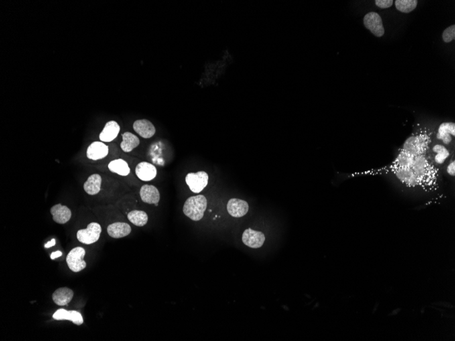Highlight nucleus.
I'll return each mask as SVG.
<instances>
[{
    "label": "nucleus",
    "mask_w": 455,
    "mask_h": 341,
    "mask_svg": "<svg viewBox=\"0 0 455 341\" xmlns=\"http://www.w3.org/2000/svg\"><path fill=\"white\" fill-rule=\"evenodd\" d=\"M431 141L430 135L427 132H421L407 138L401 149L415 155L425 154Z\"/></svg>",
    "instance_id": "1"
},
{
    "label": "nucleus",
    "mask_w": 455,
    "mask_h": 341,
    "mask_svg": "<svg viewBox=\"0 0 455 341\" xmlns=\"http://www.w3.org/2000/svg\"><path fill=\"white\" fill-rule=\"evenodd\" d=\"M208 207V200L202 195L189 198L185 202L183 211L188 218L195 222L203 218Z\"/></svg>",
    "instance_id": "2"
},
{
    "label": "nucleus",
    "mask_w": 455,
    "mask_h": 341,
    "mask_svg": "<svg viewBox=\"0 0 455 341\" xmlns=\"http://www.w3.org/2000/svg\"><path fill=\"white\" fill-rule=\"evenodd\" d=\"M427 155L435 168L438 169L440 173H442L443 167L451 157L450 150L447 148V146L439 143L435 144L432 147L429 146Z\"/></svg>",
    "instance_id": "3"
},
{
    "label": "nucleus",
    "mask_w": 455,
    "mask_h": 341,
    "mask_svg": "<svg viewBox=\"0 0 455 341\" xmlns=\"http://www.w3.org/2000/svg\"><path fill=\"white\" fill-rule=\"evenodd\" d=\"M102 228L97 223L92 222L88 225L86 229L80 230L76 236L78 241L86 244H93L99 240Z\"/></svg>",
    "instance_id": "4"
},
{
    "label": "nucleus",
    "mask_w": 455,
    "mask_h": 341,
    "mask_svg": "<svg viewBox=\"0 0 455 341\" xmlns=\"http://www.w3.org/2000/svg\"><path fill=\"white\" fill-rule=\"evenodd\" d=\"M86 250L84 248L78 247L71 250L67 255L66 262L69 269L74 273L82 271L86 267V262L84 261Z\"/></svg>",
    "instance_id": "5"
},
{
    "label": "nucleus",
    "mask_w": 455,
    "mask_h": 341,
    "mask_svg": "<svg viewBox=\"0 0 455 341\" xmlns=\"http://www.w3.org/2000/svg\"><path fill=\"white\" fill-rule=\"evenodd\" d=\"M209 176L208 173L204 171H200L196 173H188L186 177V182L193 193L198 194L206 187L208 184Z\"/></svg>",
    "instance_id": "6"
},
{
    "label": "nucleus",
    "mask_w": 455,
    "mask_h": 341,
    "mask_svg": "<svg viewBox=\"0 0 455 341\" xmlns=\"http://www.w3.org/2000/svg\"><path fill=\"white\" fill-rule=\"evenodd\" d=\"M363 23L365 27L375 36L380 37L385 33L382 19L379 14L375 12H370L364 17Z\"/></svg>",
    "instance_id": "7"
},
{
    "label": "nucleus",
    "mask_w": 455,
    "mask_h": 341,
    "mask_svg": "<svg viewBox=\"0 0 455 341\" xmlns=\"http://www.w3.org/2000/svg\"><path fill=\"white\" fill-rule=\"evenodd\" d=\"M455 137V123L454 122H443L439 125L436 134V139L442 141L443 145L449 146Z\"/></svg>",
    "instance_id": "8"
},
{
    "label": "nucleus",
    "mask_w": 455,
    "mask_h": 341,
    "mask_svg": "<svg viewBox=\"0 0 455 341\" xmlns=\"http://www.w3.org/2000/svg\"><path fill=\"white\" fill-rule=\"evenodd\" d=\"M242 240L247 247L258 249L263 245L265 241V236L262 232L256 231L251 228H248L244 231Z\"/></svg>",
    "instance_id": "9"
},
{
    "label": "nucleus",
    "mask_w": 455,
    "mask_h": 341,
    "mask_svg": "<svg viewBox=\"0 0 455 341\" xmlns=\"http://www.w3.org/2000/svg\"><path fill=\"white\" fill-rule=\"evenodd\" d=\"M227 210L228 214L233 218H242L247 214L249 204L241 199L232 198L228 201Z\"/></svg>",
    "instance_id": "10"
},
{
    "label": "nucleus",
    "mask_w": 455,
    "mask_h": 341,
    "mask_svg": "<svg viewBox=\"0 0 455 341\" xmlns=\"http://www.w3.org/2000/svg\"><path fill=\"white\" fill-rule=\"evenodd\" d=\"M140 196L143 202L157 206L160 200L158 189L153 185H144L140 190Z\"/></svg>",
    "instance_id": "11"
},
{
    "label": "nucleus",
    "mask_w": 455,
    "mask_h": 341,
    "mask_svg": "<svg viewBox=\"0 0 455 341\" xmlns=\"http://www.w3.org/2000/svg\"><path fill=\"white\" fill-rule=\"evenodd\" d=\"M108 151V146L103 142H94L87 150V157L92 160H98L107 156Z\"/></svg>",
    "instance_id": "12"
},
{
    "label": "nucleus",
    "mask_w": 455,
    "mask_h": 341,
    "mask_svg": "<svg viewBox=\"0 0 455 341\" xmlns=\"http://www.w3.org/2000/svg\"><path fill=\"white\" fill-rule=\"evenodd\" d=\"M133 129L143 139H150L155 135L156 132L155 126L147 119H140L135 121Z\"/></svg>",
    "instance_id": "13"
},
{
    "label": "nucleus",
    "mask_w": 455,
    "mask_h": 341,
    "mask_svg": "<svg viewBox=\"0 0 455 341\" xmlns=\"http://www.w3.org/2000/svg\"><path fill=\"white\" fill-rule=\"evenodd\" d=\"M135 173L138 178L141 181H149L153 180L156 177L157 169L151 163L143 161L137 165Z\"/></svg>",
    "instance_id": "14"
},
{
    "label": "nucleus",
    "mask_w": 455,
    "mask_h": 341,
    "mask_svg": "<svg viewBox=\"0 0 455 341\" xmlns=\"http://www.w3.org/2000/svg\"><path fill=\"white\" fill-rule=\"evenodd\" d=\"M53 318L56 320H68L72 321L73 324L80 326L84 323V319L81 314L76 311H66V309H59L53 315Z\"/></svg>",
    "instance_id": "15"
},
{
    "label": "nucleus",
    "mask_w": 455,
    "mask_h": 341,
    "mask_svg": "<svg viewBox=\"0 0 455 341\" xmlns=\"http://www.w3.org/2000/svg\"><path fill=\"white\" fill-rule=\"evenodd\" d=\"M51 214L52 215L54 222L60 224H66L72 217V212H71L70 208L66 206H62L61 204L53 206L51 208Z\"/></svg>",
    "instance_id": "16"
},
{
    "label": "nucleus",
    "mask_w": 455,
    "mask_h": 341,
    "mask_svg": "<svg viewBox=\"0 0 455 341\" xmlns=\"http://www.w3.org/2000/svg\"><path fill=\"white\" fill-rule=\"evenodd\" d=\"M119 132L120 126L117 122L115 121H108L100 133V140L101 142L110 143L117 137Z\"/></svg>",
    "instance_id": "17"
},
{
    "label": "nucleus",
    "mask_w": 455,
    "mask_h": 341,
    "mask_svg": "<svg viewBox=\"0 0 455 341\" xmlns=\"http://www.w3.org/2000/svg\"><path fill=\"white\" fill-rule=\"evenodd\" d=\"M132 228L129 224L123 222H116L109 225L107 228L108 235L113 238H121L129 235Z\"/></svg>",
    "instance_id": "18"
},
{
    "label": "nucleus",
    "mask_w": 455,
    "mask_h": 341,
    "mask_svg": "<svg viewBox=\"0 0 455 341\" xmlns=\"http://www.w3.org/2000/svg\"><path fill=\"white\" fill-rule=\"evenodd\" d=\"M73 296L74 292L72 289L68 287H61L53 293L52 299L56 305L59 306H65L72 301Z\"/></svg>",
    "instance_id": "19"
},
{
    "label": "nucleus",
    "mask_w": 455,
    "mask_h": 341,
    "mask_svg": "<svg viewBox=\"0 0 455 341\" xmlns=\"http://www.w3.org/2000/svg\"><path fill=\"white\" fill-rule=\"evenodd\" d=\"M101 184L102 177L100 175L98 174L91 175L84 183L85 192L91 196L98 194L101 189Z\"/></svg>",
    "instance_id": "20"
},
{
    "label": "nucleus",
    "mask_w": 455,
    "mask_h": 341,
    "mask_svg": "<svg viewBox=\"0 0 455 341\" xmlns=\"http://www.w3.org/2000/svg\"><path fill=\"white\" fill-rule=\"evenodd\" d=\"M122 141L121 148L126 153L131 152L133 149L137 148L140 145V140L137 136L133 135L131 132H125L122 135Z\"/></svg>",
    "instance_id": "21"
},
{
    "label": "nucleus",
    "mask_w": 455,
    "mask_h": 341,
    "mask_svg": "<svg viewBox=\"0 0 455 341\" xmlns=\"http://www.w3.org/2000/svg\"><path fill=\"white\" fill-rule=\"evenodd\" d=\"M108 169L112 173H117L121 176H128L131 173V168L129 164L125 160L122 159H117L113 160L108 165Z\"/></svg>",
    "instance_id": "22"
},
{
    "label": "nucleus",
    "mask_w": 455,
    "mask_h": 341,
    "mask_svg": "<svg viewBox=\"0 0 455 341\" xmlns=\"http://www.w3.org/2000/svg\"><path fill=\"white\" fill-rule=\"evenodd\" d=\"M128 219L132 224L139 227L145 226L148 222V216L143 210H133L128 215Z\"/></svg>",
    "instance_id": "23"
},
{
    "label": "nucleus",
    "mask_w": 455,
    "mask_h": 341,
    "mask_svg": "<svg viewBox=\"0 0 455 341\" xmlns=\"http://www.w3.org/2000/svg\"><path fill=\"white\" fill-rule=\"evenodd\" d=\"M395 7L402 13H409L415 11L418 5L417 0H396Z\"/></svg>",
    "instance_id": "24"
},
{
    "label": "nucleus",
    "mask_w": 455,
    "mask_h": 341,
    "mask_svg": "<svg viewBox=\"0 0 455 341\" xmlns=\"http://www.w3.org/2000/svg\"><path fill=\"white\" fill-rule=\"evenodd\" d=\"M442 172H444L447 177L450 178L454 179L455 177V159L454 157L449 159L448 162L446 163L444 167H443Z\"/></svg>",
    "instance_id": "25"
},
{
    "label": "nucleus",
    "mask_w": 455,
    "mask_h": 341,
    "mask_svg": "<svg viewBox=\"0 0 455 341\" xmlns=\"http://www.w3.org/2000/svg\"><path fill=\"white\" fill-rule=\"evenodd\" d=\"M455 38V25L447 27L442 33V39L444 42L448 43L454 40Z\"/></svg>",
    "instance_id": "26"
},
{
    "label": "nucleus",
    "mask_w": 455,
    "mask_h": 341,
    "mask_svg": "<svg viewBox=\"0 0 455 341\" xmlns=\"http://www.w3.org/2000/svg\"><path fill=\"white\" fill-rule=\"evenodd\" d=\"M393 0H376L375 4L378 8L382 9H389L393 6Z\"/></svg>",
    "instance_id": "27"
},
{
    "label": "nucleus",
    "mask_w": 455,
    "mask_h": 341,
    "mask_svg": "<svg viewBox=\"0 0 455 341\" xmlns=\"http://www.w3.org/2000/svg\"><path fill=\"white\" fill-rule=\"evenodd\" d=\"M62 255V253L61 251H56L54 253H53L51 255V260L56 259L57 258L61 257Z\"/></svg>",
    "instance_id": "28"
},
{
    "label": "nucleus",
    "mask_w": 455,
    "mask_h": 341,
    "mask_svg": "<svg viewBox=\"0 0 455 341\" xmlns=\"http://www.w3.org/2000/svg\"><path fill=\"white\" fill-rule=\"evenodd\" d=\"M55 244H56V240L52 239L51 240L50 242H47V244H45V248L51 247H53V246H54Z\"/></svg>",
    "instance_id": "29"
}]
</instances>
